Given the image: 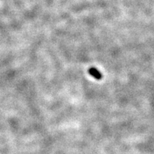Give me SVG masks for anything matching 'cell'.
I'll list each match as a JSON object with an SVG mask.
<instances>
[{
    "mask_svg": "<svg viewBox=\"0 0 154 154\" xmlns=\"http://www.w3.org/2000/svg\"><path fill=\"white\" fill-rule=\"evenodd\" d=\"M89 73L91 76H92L94 79H97V80H101L103 77L101 73L94 67H91L89 69Z\"/></svg>",
    "mask_w": 154,
    "mask_h": 154,
    "instance_id": "6da1fadb",
    "label": "cell"
}]
</instances>
